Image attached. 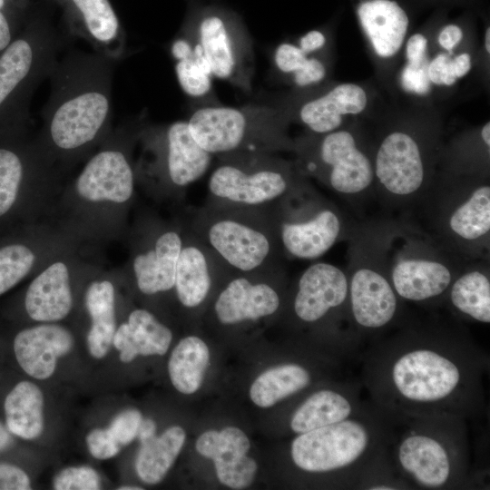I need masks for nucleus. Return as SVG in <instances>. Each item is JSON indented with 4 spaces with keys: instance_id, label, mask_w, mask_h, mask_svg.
Instances as JSON below:
<instances>
[{
    "instance_id": "f257e3e1",
    "label": "nucleus",
    "mask_w": 490,
    "mask_h": 490,
    "mask_svg": "<svg viewBox=\"0 0 490 490\" xmlns=\"http://www.w3.org/2000/svg\"><path fill=\"white\" fill-rule=\"evenodd\" d=\"M368 400L391 419L486 411L488 356L463 329L441 323L403 324L361 355Z\"/></svg>"
},
{
    "instance_id": "f03ea898",
    "label": "nucleus",
    "mask_w": 490,
    "mask_h": 490,
    "mask_svg": "<svg viewBox=\"0 0 490 490\" xmlns=\"http://www.w3.org/2000/svg\"><path fill=\"white\" fill-rule=\"evenodd\" d=\"M117 63L93 51L59 57L48 77L51 90L42 111L44 137L57 152L81 151L107 130Z\"/></svg>"
},
{
    "instance_id": "7ed1b4c3",
    "label": "nucleus",
    "mask_w": 490,
    "mask_h": 490,
    "mask_svg": "<svg viewBox=\"0 0 490 490\" xmlns=\"http://www.w3.org/2000/svg\"><path fill=\"white\" fill-rule=\"evenodd\" d=\"M391 420L388 456L397 474L411 489L453 490L472 486L465 417L432 415Z\"/></svg>"
},
{
    "instance_id": "20e7f679",
    "label": "nucleus",
    "mask_w": 490,
    "mask_h": 490,
    "mask_svg": "<svg viewBox=\"0 0 490 490\" xmlns=\"http://www.w3.org/2000/svg\"><path fill=\"white\" fill-rule=\"evenodd\" d=\"M391 431V418L370 402L356 416L299 434L290 458L302 472L337 475L341 486L356 489L367 467L387 451Z\"/></svg>"
},
{
    "instance_id": "39448f33",
    "label": "nucleus",
    "mask_w": 490,
    "mask_h": 490,
    "mask_svg": "<svg viewBox=\"0 0 490 490\" xmlns=\"http://www.w3.org/2000/svg\"><path fill=\"white\" fill-rule=\"evenodd\" d=\"M370 142L375 190L385 201L407 204L428 191L443 154L435 122L418 116L392 119Z\"/></svg>"
},
{
    "instance_id": "423d86ee",
    "label": "nucleus",
    "mask_w": 490,
    "mask_h": 490,
    "mask_svg": "<svg viewBox=\"0 0 490 490\" xmlns=\"http://www.w3.org/2000/svg\"><path fill=\"white\" fill-rule=\"evenodd\" d=\"M189 229L234 272L252 274L283 269L284 256L270 209L206 201L192 210Z\"/></svg>"
},
{
    "instance_id": "0eeeda50",
    "label": "nucleus",
    "mask_w": 490,
    "mask_h": 490,
    "mask_svg": "<svg viewBox=\"0 0 490 490\" xmlns=\"http://www.w3.org/2000/svg\"><path fill=\"white\" fill-rule=\"evenodd\" d=\"M193 139L213 156L237 152H292L290 124L279 105H201L187 120Z\"/></svg>"
},
{
    "instance_id": "6e6552de",
    "label": "nucleus",
    "mask_w": 490,
    "mask_h": 490,
    "mask_svg": "<svg viewBox=\"0 0 490 490\" xmlns=\"http://www.w3.org/2000/svg\"><path fill=\"white\" fill-rule=\"evenodd\" d=\"M293 142L295 163L305 177L346 198L363 197L375 190L371 142L357 122L325 134L305 132Z\"/></svg>"
},
{
    "instance_id": "1a4fd4ad",
    "label": "nucleus",
    "mask_w": 490,
    "mask_h": 490,
    "mask_svg": "<svg viewBox=\"0 0 490 490\" xmlns=\"http://www.w3.org/2000/svg\"><path fill=\"white\" fill-rule=\"evenodd\" d=\"M384 230L378 244L390 282L404 303L436 306L461 271L456 255L404 230Z\"/></svg>"
},
{
    "instance_id": "9d476101",
    "label": "nucleus",
    "mask_w": 490,
    "mask_h": 490,
    "mask_svg": "<svg viewBox=\"0 0 490 490\" xmlns=\"http://www.w3.org/2000/svg\"><path fill=\"white\" fill-rule=\"evenodd\" d=\"M217 158L207 199L215 203L270 209L308 179L295 162L275 153L237 152Z\"/></svg>"
},
{
    "instance_id": "9b49d317",
    "label": "nucleus",
    "mask_w": 490,
    "mask_h": 490,
    "mask_svg": "<svg viewBox=\"0 0 490 490\" xmlns=\"http://www.w3.org/2000/svg\"><path fill=\"white\" fill-rule=\"evenodd\" d=\"M284 257L314 260L344 238L347 223L340 210L306 179L270 208Z\"/></svg>"
},
{
    "instance_id": "f8f14e48",
    "label": "nucleus",
    "mask_w": 490,
    "mask_h": 490,
    "mask_svg": "<svg viewBox=\"0 0 490 490\" xmlns=\"http://www.w3.org/2000/svg\"><path fill=\"white\" fill-rule=\"evenodd\" d=\"M348 270V314L359 346L399 324L404 302L388 278L377 239L353 244Z\"/></svg>"
},
{
    "instance_id": "ddd939ff",
    "label": "nucleus",
    "mask_w": 490,
    "mask_h": 490,
    "mask_svg": "<svg viewBox=\"0 0 490 490\" xmlns=\"http://www.w3.org/2000/svg\"><path fill=\"white\" fill-rule=\"evenodd\" d=\"M448 184L436 225L444 248L456 256L481 257L489 247L490 185L486 175L463 174Z\"/></svg>"
},
{
    "instance_id": "4468645a",
    "label": "nucleus",
    "mask_w": 490,
    "mask_h": 490,
    "mask_svg": "<svg viewBox=\"0 0 490 490\" xmlns=\"http://www.w3.org/2000/svg\"><path fill=\"white\" fill-rule=\"evenodd\" d=\"M189 23L213 77L250 93L255 74L253 45L238 18L222 9L206 7Z\"/></svg>"
},
{
    "instance_id": "2eb2a0df",
    "label": "nucleus",
    "mask_w": 490,
    "mask_h": 490,
    "mask_svg": "<svg viewBox=\"0 0 490 490\" xmlns=\"http://www.w3.org/2000/svg\"><path fill=\"white\" fill-rule=\"evenodd\" d=\"M63 40L48 24H32L0 54V114L27 99L48 78L59 59Z\"/></svg>"
},
{
    "instance_id": "dca6fc26",
    "label": "nucleus",
    "mask_w": 490,
    "mask_h": 490,
    "mask_svg": "<svg viewBox=\"0 0 490 490\" xmlns=\"http://www.w3.org/2000/svg\"><path fill=\"white\" fill-rule=\"evenodd\" d=\"M374 102L370 87L347 82L298 92L279 105L290 123H299L309 133L325 134L357 122L370 113Z\"/></svg>"
},
{
    "instance_id": "f3484780",
    "label": "nucleus",
    "mask_w": 490,
    "mask_h": 490,
    "mask_svg": "<svg viewBox=\"0 0 490 490\" xmlns=\"http://www.w3.org/2000/svg\"><path fill=\"white\" fill-rule=\"evenodd\" d=\"M348 273L337 265L317 261L299 276L291 310L295 318L305 325L328 319L340 324L358 345L348 319Z\"/></svg>"
},
{
    "instance_id": "a211bd4d",
    "label": "nucleus",
    "mask_w": 490,
    "mask_h": 490,
    "mask_svg": "<svg viewBox=\"0 0 490 490\" xmlns=\"http://www.w3.org/2000/svg\"><path fill=\"white\" fill-rule=\"evenodd\" d=\"M280 273L281 269L252 274L232 272L213 303L217 320L230 326L275 315L282 306V297L273 279Z\"/></svg>"
},
{
    "instance_id": "6ab92c4d",
    "label": "nucleus",
    "mask_w": 490,
    "mask_h": 490,
    "mask_svg": "<svg viewBox=\"0 0 490 490\" xmlns=\"http://www.w3.org/2000/svg\"><path fill=\"white\" fill-rule=\"evenodd\" d=\"M148 147L156 153V166L175 189L183 190L201 178L213 155L193 139L187 121L146 129Z\"/></svg>"
},
{
    "instance_id": "aec40b11",
    "label": "nucleus",
    "mask_w": 490,
    "mask_h": 490,
    "mask_svg": "<svg viewBox=\"0 0 490 490\" xmlns=\"http://www.w3.org/2000/svg\"><path fill=\"white\" fill-rule=\"evenodd\" d=\"M356 15L377 69L381 73L393 71L409 35L407 11L396 0H359Z\"/></svg>"
},
{
    "instance_id": "412c9836",
    "label": "nucleus",
    "mask_w": 490,
    "mask_h": 490,
    "mask_svg": "<svg viewBox=\"0 0 490 490\" xmlns=\"http://www.w3.org/2000/svg\"><path fill=\"white\" fill-rule=\"evenodd\" d=\"M232 272L195 233L190 229L184 231L173 286L183 307L193 309L201 306L217 279Z\"/></svg>"
},
{
    "instance_id": "4be33fe9",
    "label": "nucleus",
    "mask_w": 490,
    "mask_h": 490,
    "mask_svg": "<svg viewBox=\"0 0 490 490\" xmlns=\"http://www.w3.org/2000/svg\"><path fill=\"white\" fill-rule=\"evenodd\" d=\"M360 380L350 379L312 392L293 411L290 430L299 435L328 426L365 410L370 404L364 400Z\"/></svg>"
},
{
    "instance_id": "5701e85b",
    "label": "nucleus",
    "mask_w": 490,
    "mask_h": 490,
    "mask_svg": "<svg viewBox=\"0 0 490 490\" xmlns=\"http://www.w3.org/2000/svg\"><path fill=\"white\" fill-rule=\"evenodd\" d=\"M71 33L101 55L119 62L127 39L109 0H64Z\"/></svg>"
},
{
    "instance_id": "b1692460",
    "label": "nucleus",
    "mask_w": 490,
    "mask_h": 490,
    "mask_svg": "<svg viewBox=\"0 0 490 490\" xmlns=\"http://www.w3.org/2000/svg\"><path fill=\"white\" fill-rule=\"evenodd\" d=\"M195 447L200 455L213 460L221 484L243 489L252 483L258 466L247 456L250 442L241 429L228 426L220 431L208 430L198 437Z\"/></svg>"
},
{
    "instance_id": "393cba45",
    "label": "nucleus",
    "mask_w": 490,
    "mask_h": 490,
    "mask_svg": "<svg viewBox=\"0 0 490 490\" xmlns=\"http://www.w3.org/2000/svg\"><path fill=\"white\" fill-rule=\"evenodd\" d=\"M134 172L120 148H107L93 155L75 182L78 194L90 201L123 203L133 193Z\"/></svg>"
},
{
    "instance_id": "a878e982",
    "label": "nucleus",
    "mask_w": 490,
    "mask_h": 490,
    "mask_svg": "<svg viewBox=\"0 0 490 490\" xmlns=\"http://www.w3.org/2000/svg\"><path fill=\"white\" fill-rule=\"evenodd\" d=\"M74 337L65 328L56 324H42L24 328L14 339V353L20 368L35 379L49 378L58 358L74 347Z\"/></svg>"
},
{
    "instance_id": "bb28decb",
    "label": "nucleus",
    "mask_w": 490,
    "mask_h": 490,
    "mask_svg": "<svg viewBox=\"0 0 490 490\" xmlns=\"http://www.w3.org/2000/svg\"><path fill=\"white\" fill-rule=\"evenodd\" d=\"M183 236L184 231L165 230L149 249L135 255L132 270L142 293L154 295L173 289Z\"/></svg>"
},
{
    "instance_id": "cd10ccee",
    "label": "nucleus",
    "mask_w": 490,
    "mask_h": 490,
    "mask_svg": "<svg viewBox=\"0 0 490 490\" xmlns=\"http://www.w3.org/2000/svg\"><path fill=\"white\" fill-rule=\"evenodd\" d=\"M178 83L185 94L199 102L216 103L210 64L188 22L171 44Z\"/></svg>"
},
{
    "instance_id": "c85d7f7f",
    "label": "nucleus",
    "mask_w": 490,
    "mask_h": 490,
    "mask_svg": "<svg viewBox=\"0 0 490 490\" xmlns=\"http://www.w3.org/2000/svg\"><path fill=\"white\" fill-rule=\"evenodd\" d=\"M72 306L68 269L61 261L53 263L41 272L31 282L25 294V310L36 321L63 319L69 314Z\"/></svg>"
},
{
    "instance_id": "c756f323",
    "label": "nucleus",
    "mask_w": 490,
    "mask_h": 490,
    "mask_svg": "<svg viewBox=\"0 0 490 490\" xmlns=\"http://www.w3.org/2000/svg\"><path fill=\"white\" fill-rule=\"evenodd\" d=\"M172 339L169 328L150 311L137 309L130 313L126 323L116 328L113 345L120 352L121 361L128 363L139 355H164Z\"/></svg>"
},
{
    "instance_id": "7c9ffc66",
    "label": "nucleus",
    "mask_w": 490,
    "mask_h": 490,
    "mask_svg": "<svg viewBox=\"0 0 490 490\" xmlns=\"http://www.w3.org/2000/svg\"><path fill=\"white\" fill-rule=\"evenodd\" d=\"M273 64L277 74L298 92L326 83L330 69L328 52H310L296 42L279 44L273 53Z\"/></svg>"
},
{
    "instance_id": "2f4dec72",
    "label": "nucleus",
    "mask_w": 490,
    "mask_h": 490,
    "mask_svg": "<svg viewBox=\"0 0 490 490\" xmlns=\"http://www.w3.org/2000/svg\"><path fill=\"white\" fill-rule=\"evenodd\" d=\"M459 317L488 325L490 322V276L486 267H468L456 275L446 298Z\"/></svg>"
},
{
    "instance_id": "473e14b6",
    "label": "nucleus",
    "mask_w": 490,
    "mask_h": 490,
    "mask_svg": "<svg viewBox=\"0 0 490 490\" xmlns=\"http://www.w3.org/2000/svg\"><path fill=\"white\" fill-rule=\"evenodd\" d=\"M44 395L33 382L17 383L4 402L5 425L18 437L32 440L44 430Z\"/></svg>"
},
{
    "instance_id": "72a5a7b5",
    "label": "nucleus",
    "mask_w": 490,
    "mask_h": 490,
    "mask_svg": "<svg viewBox=\"0 0 490 490\" xmlns=\"http://www.w3.org/2000/svg\"><path fill=\"white\" fill-rule=\"evenodd\" d=\"M313 375L304 365L289 362L261 373L251 384L250 397L260 407H270L278 402L308 388Z\"/></svg>"
},
{
    "instance_id": "f704fd0d",
    "label": "nucleus",
    "mask_w": 490,
    "mask_h": 490,
    "mask_svg": "<svg viewBox=\"0 0 490 490\" xmlns=\"http://www.w3.org/2000/svg\"><path fill=\"white\" fill-rule=\"evenodd\" d=\"M85 305L92 320L87 335L88 350L92 357L100 359L109 352L116 330L113 284L108 280L93 282L85 294Z\"/></svg>"
},
{
    "instance_id": "c9c22d12",
    "label": "nucleus",
    "mask_w": 490,
    "mask_h": 490,
    "mask_svg": "<svg viewBox=\"0 0 490 490\" xmlns=\"http://www.w3.org/2000/svg\"><path fill=\"white\" fill-rule=\"evenodd\" d=\"M185 438L183 428L173 426L142 443L135 461L140 479L148 485L160 483L181 453Z\"/></svg>"
},
{
    "instance_id": "e433bc0d",
    "label": "nucleus",
    "mask_w": 490,
    "mask_h": 490,
    "mask_svg": "<svg viewBox=\"0 0 490 490\" xmlns=\"http://www.w3.org/2000/svg\"><path fill=\"white\" fill-rule=\"evenodd\" d=\"M209 362V348L201 338L196 336L181 338L168 361L172 386L185 395L196 392L202 384Z\"/></svg>"
},
{
    "instance_id": "4c0bfd02",
    "label": "nucleus",
    "mask_w": 490,
    "mask_h": 490,
    "mask_svg": "<svg viewBox=\"0 0 490 490\" xmlns=\"http://www.w3.org/2000/svg\"><path fill=\"white\" fill-rule=\"evenodd\" d=\"M429 48L427 34L420 31L409 34L402 51L404 62L396 74L399 90L417 101H426L434 94L426 76Z\"/></svg>"
},
{
    "instance_id": "58836bf2",
    "label": "nucleus",
    "mask_w": 490,
    "mask_h": 490,
    "mask_svg": "<svg viewBox=\"0 0 490 490\" xmlns=\"http://www.w3.org/2000/svg\"><path fill=\"white\" fill-rule=\"evenodd\" d=\"M34 260L33 251L22 244L7 245L0 249V296L27 275Z\"/></svg>"
},
{
    "instance_id": "ea45409f",
    "label": "nucleus",
    "mask_w": 490,
    "mask_h": 490,
    "mask_svg": "<svg viewBox=\"0 0 490 490\" xmlns=\"http://www.w3.org/2000/svg\"><path fill=\"white\" fill-rule=\"evenodd\" d=\"M24 173L20 155L13 150L0 148V216L15 203Z\"/></svg>"
},
{
    "instance_id": "a19ab883",
    "label": "nucleus",
    "mask_w": 490,
    "mask_h": 490,
    "mask_svg": "<svg viewBox=\"0 0 490 490\" xmlns=\"http://www.w3.org/2000/svg\"><path fill=\"white\" fill-rule=\"evenodd\" d=\"M356 489L403 490L411 489L396 472L388 456L387 449L362 474Z\"/></svg>"
},
{
    "instance_id": "79ce46f5",
    "label": "nucleus",
    "mask_w": 490,
    "mask_h": 490,
    "mask_svg": "<svg viewBox=\"0 0 490 490\" xmlns=\"http://www.w3.org/2000/svg\"><path fill=\"white\" fill-rule=\"evenodd\" d=\"M98 473L89 466H70L60 471L54 478L56 490H97L101 488Z\"/></svg>"
},
{
    "instance_id": "37998d69",
    "label": "nucleus",
    "mask_w": 490,
    "mask_h": 490,
    "mask_svg": "<svg viewBox=\"0 0 490 490\" xmlns=\"http://www.w3.org/2000/svg\"><path fill=\"white\" fill-rule=\"evenodd\" d=\"M142 414L134 408H128L119 413L111 422L108 430L122 447L130 444L138 434Z\"/></svg>"
},
{
    "instance_id": "c03bdc74",
    "label": "nucleus",
    "mask_w": 490,
    "mask_h": 490,
    "mask_svg": "<svg viewBox=\"0 0 490 490\" xmlns=\"http://www.w3.org/2000/svg\"><path fill=\"white\" fill-rule=\"evenodd\" d=\"M432 44L446 52H456L471 44L463 26L456 23H448L442 25L434 34L430 35Z\"/></svg>"
},
{
    "instance_id": "a18cd8bd",
    "label": "nucleus",
    "mask_w": 490,
    "mask_h": 490,
    "mask_svg": "<svg viewBox=\"0 0 490 490\" xmlns=\"http://www.w3.org/2000/svg\"><path fill=\"white\" fill-rule=\"evenodd\" d=\"M86 444L90 454L103 460L115 456L122 448L108 428L93 429L86 436Z\"/></svg>"
},
{
    "instance_id": "49530a36",
    "label": "nucleus",
    "mask_w": 490,
    "mask_h": 490,
    "mask_svg": "<svg viewBox=\"0 0 490 490\" xmlns=\"http://www.w3.org/2000/svg\"><path fill=\"white\" fill-rule=\"evenodd\" d=\"M27 489H31V482L23 469L11 464H0V490Z\"/></svg>"
},
{
    "instance_id": "de8ad7c7",
    "label": "nucleus",
    "mask_w": 490,
    "mask_h": 490,
    "mask_svg": "<svg viewBox=\"0 0 490 490\" xmlns=\"http://www.w3.org/2000/svg\"><path fill=\"white\" fill-rule=\"evenodd\" d=\"M13 40L10 23L5 14L0 10V54Z\"/></svg>"
},
{
    "instance_id": "09e8293b",
    "label": "nucleus",
    "mask_w": 490,
    "mask_h": 490,
    "mask_svg": "<svg viewBox=\"0 0 490 490\" xmlns=\"http://www.w3.org/2000/svg\"><path fill=\"white\" fill-rule=\"evenodd\" d=\"M156 424L153 420L146 418L142 419L137 436L141 441V444L146 442L155 436Z\"/></svg>"
},
{
    "instance_id": "8fccbe9b",
    "label": "nucleus",
    "mask_w": 490,
    "mask_h": 490,
    "mask_svg": "<svg viewBox=\"0 0 490 490\" xmlns=\"http://www.w3.org/2000/svg\"><path fill=\"white\" fill-rule=\"evenodd\" d=\"M12 444V433L0 422V452L10 447Z\"/></svg>"
},
{
    "instance_id": "3c124183",
    "label": "nucleus",
    "mask_w": 490,
    "mask_h": 490,
    "mask_svg": "<svg viewBox=\"0 0 490 490\" xmlns=\"http://www.w3.org/2000/svg\"><path fill=\"white\" fill-rule=\"evenodd\" d=\"M483 47L485 55L489 57L490 54V26L487 25L484 32Z\"/></svg>"
},
{
    "instance_id": "603ef678",
    "label": "nucleus",
    "mask_w": 490,
    "mask_h": 490,
    "mask_svg": "<svg viewBox=\"0 0 490 490\" xmlns=\"http://www.w3.org/2000/svg\"><path fill=\"white\" fill-rule=\"evenodd\" d=\"M119 490H141L142 489V487H138V486H132V485H124V486H121L118 488Z\"/></svg>"
},
{
    "instance_id": "864d4df0",
    "label": "nucleus",
    "mask_w": 490,
    "mask_h": 490,
    "mask_svg": "<svg viewBox=\"0 0 490 490\" xmlns=\"http://www.w3.org/2000/svg\"><path fill=\"white\" fill-rule=\"evenodd\" d=\"M5 5V0H0V10H2Z\"/></svg>"
}]
</instances>
